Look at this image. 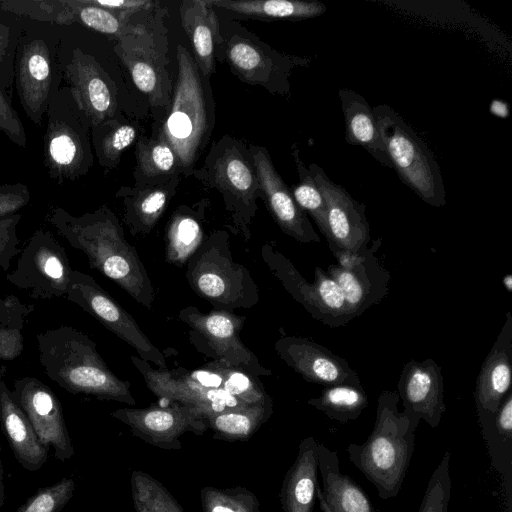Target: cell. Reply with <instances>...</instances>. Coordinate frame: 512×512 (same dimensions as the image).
Instances as JSON below:
<instances>
[{
    "instance_id": "1",
    "label": "cell",
    "mask_w": 512,
    "mask_h": 512,
    "mask_svg": "<svg viewBox=\"0 0 512 512\" xmlns=\"http://www.w3.org/2000/svg\"><path fill=\"white\" fill-rule=\"evenodd\" d=\"M47 219L71 247L87 256L91 268L115 282L136 302L151 309L155 290L148 272L109 207L102 205L80 216L54 207Z\"/></svg>"
},
{
    "instance_id": "2",
    "label": "cell",
    "mask_w": 512,
    "mask_h": 512,
    "mask_svg": "<svg viewBox=\"0 0 512 512\" xmlns=\"http://www.w3.org/2000/svg\"><path fill=\"white\" fill-rule=\"evenodd\" d=\"M39 361L45 374L72 394L135 405L130 383L118 378L83 331L61 325L36 335Z\"/></svg>"
},
{
    "instance_id": "3",
    "label": "cell",
    "mask_w": 512,
    "mask_h": 512,
    "mask_svg": "<svg viewBox=\"0 0 512 512\" xmlns=\"http://www.w3.org/2000/svg\"><path fill=\"white\" fill-rule=\"evenodd\" d=\"M177 79L170 105L153 136L165 140L174 150L181 175L192 176L214 127V102L205 78L183 45L176 48Z\"/></svg>"
},
{
    "instance_id": "4",
    "label": "cell",
    "mask_w": 512,
    "mask_h": 512,
    "mask_svg": "<svg viewBox=\"0 0 512 512\" xmlns=\"http://www.w3.org/2000/svg\"><path fill=\"white\" fill-rule=\"evenodd\" d=\"M399 400L396 391H382L371 434L364 443H352L346 449L352 464L384 500L397 496L401 490L420 423L398 410Z\"/></svg>"
},
{
    "instance_id": "5",
    "label": "cell",
    "mask_w": 512,
    "mask_h": 512,
    "mask_svg": "<svg viewBox=\"0 0 512 512\" xmlns=\"http://www.w3.org/2000/svg\"><path fill=\"white\" fill-rule=\"evenodd\" d=\"M192 176L222 195L229 229L248 241L257 200L262 197L249 145L224 135L212 144L203 166L195 169Z\"/></svg>"
},
{
    "instance_id": "6",
    "label": "cell",
    "mask_w": 512,
    "mask_h": 512,
    "mask_svg": "<svg viewBox=\"0 0 512 512\" xmlns=\"http://www.w3.org/2000/svg\"><path fill=\"white\" fill-rule=\"evenodd\" d=\"M192 290L215 309H249L260 301V291L249 270L233 260L229 235L213 231L186 263Z\"/></svg>"
},
{
    "instance_id": "7",
    "label": "cell",
    "mask_w": 512,
    "mask_h": 512,
    "mask_svg": "<svg viewBox=\"0 0 512 512\" xmlns=\"http://www.w3.org/2000/svg\"><path fill=\"white\" fill-rule=\"evenodd\" d=\"M46 113L43 156L49 177L62 184L85 176L94 162L91 125L68 86L52 92Z\"/></svg>"
},
{
    "instance_id": "8",
    "label": "cell",
    "mask_w": 512,
    "mask_h": 512,
    "mask_svg": "<svg viewBox=\"0 0 512 512\" xmlns=\"http://www.w3.org/2000/svg\"><path fill=\"white\" fill-rule=\"evenodd\" d=\"M373 109L391 168L422 201L442 207L446 193L439 165L427 145L390 106Z\"/></svg>"
},
{
    "instance_id": "9",
    "label": "cell",
    "mask_w": 512,
    "mask_h": 512,
    "mask_svg": "<svg viewBox=\"0 0 512 512\" xmlns=\"http://www.w3.org/2000/svg\"><path fill=\"white\" fill-rule=\"evenodd\" d=\"M221 35L216 58L226 62L242 82L274 95L288 96L292 70L311 63L310 58L278 52L237 22H230Z\"/></svg>"
},
{
    "instance_id": "10",
    "label": "cell",
    "mask_w": 512,
    "mask_h": 512,
    "mask_svg": "<svg viewBox=\"0 0 512 512\" xmlns=\"http://www.w3.org/2000/svg\"><path fill=\"white\" fill-rule=\"evenodd\" d=\"M166 9L159 7L134 33L116 39L114 51L135 86L154 108L170 105L173 84L168 72Z\"/></svg>"
},
{
    "instance_id": "11",
    "label": "cell",
    "mask_w": 512,
    "mask_h": 512,
    "mask_svg": "<svg viewBox=\"0 0 512 512\" xmlns=\"http://www.w3.org/2000/svg\"><path fill=\"white\" fill-rule=\"evenodd\" d=\"M73 270L65 248L48 230L38 229L20 251L7 280L37 300L66 297Z\"/></svg>"
},
{
    "instance_id": "12",
    "label": "cell",
    "mask_w": 512,
    "mask_h": 512,
    "mask_svg": "<svg viewBox=\"0 0 512 512\" xmlns=\"http://www.w3.org/2000/svg\"><path fill=\"white\" fill-rule=\"evenodd\" d=\"M178 318L191 328L190 333L203 338L205 348L201 351L215 361L239 368L257 378L272 374L240 339L245 316L217 309L203 313L188 306L179 311Z\"/></svg>"
},
{
    "instance_id": "13",
    "label": "cell",
    "mask_w": 512,
    "mask_h": 512,
    "mask_svg": "<svg viewBox=\"0 0 512 512\" xmlns=\"http://www.w3.org/2000/svg\"><path fill=\"white\" fill-rule=\"evenodd\" d=\"M71 287L65 297L97 319L109 331L125 341L138 353V357L160 369H167L163 353L143 333L130 315L95 279L73 270Z\"/></svg>"
},
{
    "instance_id": "14",
    "label": "cell",
    "mask_w": 512,
    "mask_h": 512,
    "mask_svg": "<svg viewBox=\"0 0 512 512\" xmlns=\"http://www.w3.org/2000/svg\"><path fill=\"white\" fill-rule=\"evenodd\" d=\"M110 416L127 425L134 436L166 450L181 449L180 437L184 433L203 435L208 429L199 409L179 402L153 404L146 408H119Z\"/></svg>"
},
{
    "instance_id": "15",
    "label": "cell",
    "mask_w": 512,
    "mask_h": 512,
    "mask_svg": "<svg viewBox=\"0 0 512 512\" xmlns=\"http://www.w3.org/2000/svg\"><path fill=\"white\" fill-rule=\"evenodd\" d=\"M326 203V238L332 254L345 251L365 254L369 248L370 226L365 205L334 183L315 163L308 167Z\"/></svg>"
},
{
    "instance_id": "16",
    "label": "cell",
    "mask_w": 512,
    "mask_h": 512,
    "mask_svg": "<svg viewBox=\"0 0 512 512\" xmlns=\"http://www.w3.org/2000/svg\"><path fill=\"white\" fill-rule=\"evenodd\" d=\"M11 391L41 443L48 449L52 448L60 461L72 458L75 450L62 406L54 392L35 377L15 380Z\"/></svg>"
},
{
    "instance_id": "17",
    "label": "cell",
    "mask_w": 512,
    "mask_h": 512,
    "mask_svg": "<svg viewBox=\"0 0 512 512\" xmlns=\"http://www.w3.org/2000/svg\"><path fill=\"white\" fill-rule=\"evenodd\" d=\"M131 361L153 394L161 400L193 406L204 417L228 408L247 405L222 388L211 389L200 385L191 377L190 370L155 369L138 356H131Z\"/></svg>"
},
{
    "instance_id": "18",
    "label": "cell",
    "mask_w": 512,
    "mask_h": 512,
    "mask_svg": "<svg viewBox=\"0 0 512 512\" xmlns=\"http://www.w3.org/2000/svg\"><path fill=\"white\" fill-rule=\"evenodd\" d=\"M249 149L261 189V199L282 232L302 244L320 242V236L307 214L295 202L267 149L254 144H250Z\"/></svg>"
},
{
    "instance_id": "19",
    "label": "cell",
    "mask_w": 512,
    "mask_h": 512,
    "mask_svg": "<svg viewBox=\"0 0 512 512\" xmlns=\"http://www.w3.org/2000/svg\"><path fill=\"white\" fill-rule=\"evenodd\" d=\"M279 358L304 380L322 385L362 386L358 373L342 357L315 341L298 336H282L274 344Z\"/></svg>"
},
{
    "instance_id": "20",
    "label": "cell",
    "mask_w": 512,
    "mask_h": 512,
    "mask_svg": "<svg viewBox=\"0 0 512 512\" xmlns=\"http://www.w3.org/2000/svg\"><path fill=\"white\" fill-rule=\"evenodd\" d=\"M65 76L72 97L91 128L118 114L116 87L93 56L74 49Z\"/></svg>"
},
{
    "instance_id": "21",
    "label": "cell",
    "mask_w": 512,
    "mask_h": 512,
    "mask_svg": "<svg viewBox=\"0 0 512 512\" xmlns=\"http://www.w3.org/2000/svg\"><path fill=\"white\" fill-rule=\"evenodd\" d=\"M397 389L407 416L432 428L439 426L446 411L444 381L441 367L432 358L406 362Z\"/></svg>"
},
{
    "instance_id": "22",
    "label": "cell",
    "mask_w": 512,
    "mask_h": 512,
    "mask_svg": "<svg viewBox=\"0 0 512 512\" xmlns=\"http://www.w3.org/2000/svg\"><path fill=\"white\" fill-rule=\"evenodd\" d=\"M51 83V59L46 43L42 39L27 42L19 54L16 86L23 110L36 125L41 124L47 111Z\"/></svg>"
},
{
    "instance_id": "23",
    "label": "cell",
    "mask_w": 512,
    "mask_h": 512,
    "mask_svg": "<svg viewBox=\"0 0 512 512\" xmlns=\"http://www.w3.org/2000/svg\"><path fill=\"white\" fill-rule=\"evenodd\" d=\"M380 245L381 239L373 241L363 263L352 270H345L337 264L327 267L326 273L342 289L354 317L362 315L388 294L391 276L376 257Z\"/></svg>"
},
{
    "instance_id": "24",
    "label": "cell",
    "mask_w": 512,
    "mask_h": 512,
    "mask_svg": "<svg viewBox=\"0 0 512 512\" xmlns=\"http://www.w3.org/2000/svg\"><path fill=\"white\" fill-rule=\"evenodd\" d=\"M512 315L505 322L487 354L476 378L474 400L477 413L494 414L511 391Z\"/></svg>"
},
{
    "instance_id": "25",
    "label": "cell",
    "mask_w": 512,
    "mask_h": 512,
    "mask_svg": "<svg viewBox=\"0 0 512 512\" xmlns=\"http://www.w3.org/2000/svg\"><path fill=\"white\" fill-rule=\"evenodd\" d=\"M318 471L322 489L316 497L323 512H376L368 495L348 475L342 474L337 452L319 443Z\"/></svg>"
},
{
    "instance_id": "26",
    "label": "cell",
    "mask_w": 512,
    "mask_h": 512,
    "mask_svg": "<svg viewBox=\"0 0 512 512\" xmlns=\"http://www.w3.org/2000/svg\"><path fill=\"white\" fill-rule=\"evenodd\" d=\"M0 424L18 463L30 472L42 468L48 459L49 449L37 437L3 379H0Z\"/></svg>"
},
{
    "instance_id": "27",
    "label": "cell",
    "mask_w": 512,
    "mask_h": 512,
    "mask_svg": "<svg viewBox=\"0 0 512 512\" xmlns=\"http://www.w3.org/2000/svg\"><path fill=\"white\" fill-rule=\"evenodd\" d=\"M181 175L169 182L147 187L122 186L116 197L122 199L123 220L134 236H147L165 213L176 194Z\"/></svg>"
},
{
    "instance_id": "28",
    "label": "cell",
    "mask_w": 512,
    "mask_h": 512,
    "mask_svg": "<svg viewBox=\"0 0 512 512\" xmlns=\"http://www.w3.org/2000/svg\"><path fill=\"white\" fill-rule=\"evenodd\" d=\"M180 19L198 68L210 80L216 71V51L222 42L221 26L213 6L208 0H185L180 5Z\"/></svg>"
},
{
    "instance_id": "29",
    "label": "cell",
    "mask_w": 512,
    "mask_h": 512,
    "mask_svg": "<svg viewBox=\"0 0 512 512\" xmlns=\"http://www.w3.org/2000/svg\"><path fill=\"white\" fill-rule=\"evenodd\" d=\"M319 443L304 438L292 466L286 472L279 493L283 512H312L318 485Z\"/></svg>"
},
{
    "instance_id": "30",
    "label": "cell",
    "mask_w": 512,
    "mask_h": 512,
    "mask_svg": "<svg viewBox=\"0 0 512 512\" xmlns=\"http://www.w3.org/2000/svg\"><path fill=\"white\" fill-rule=\"evenodd\" d=\"M339 98L344 116L346 142L362 146L377 161L391 168L373 109L360 94L350 89H340Z\"/></svg>"
},
{
    "instance_id": "31",
    "label": "cell",
    "mask_w": 512,
    "mask_h": 512,
    "mask_svg": "<svg viewBox=\"0 0 512 512\" xmlns=\"http://www.w3.org/2000/svg\"><path fill=\"white\" fill-rule=\"evenodd\" d=\"M135 157V187L162 185L181 175L174 150L159 137L140 136L135 143Z\"/></svg>"
},
{
    "instance_id": "32",
    "label": "cell",
    "mask_w": 512,
    "mask_h": 512,
    "mask_svg": "<svg viewBox=\"0 0 512 512\" xmlns=\"http://www.w3.org/2000/svg\"><path fill=\"white\" fill-rule=\"evenodd\" d=\"M209 4L232 12L243 18L303 20L326 12L319 1L301 0H208Z\"/></svg>"
},
{
    "instance_id": "33",
    "label": "cell",
    "mask_w": 512,
    "mask_h": 512,
    "mask_svg": "<svg viewBox=\"0 0 512 512\" xmlns=\"http://www.w3.org/2000/svg\"><path fill=\"white\" fill-rule=\"evenodd\" d=\"M71 11L72 23H79L99 33L119 39L136 32L160 7L136 13H118L90 4L87 0H65Z\"/></svg>"
},
{
    "instance_id": "34",
    "label": "cell",
    "mask_w": 512,
    "mask_h": 512,
    "mask_svg": "<svg viewBox=\"0 0 512 512\" xmlns=\"http://www.w3.org/2000/svg\"><path fill=\"white\" fill-rule=\"evenodd\" d=\"M273 401L228 408L205 417L213 438L224 441H246L269 420Z\"/></svg>"
},
{
    "instance_id": "35",
    "label": "cell",
    "mask_w": 512,
    "mask_h": 512,
    "mask_svg": "<svg viewBox=\"0 0 512 512\" xmlns=\"http://www.w3.org/2000/svg\"><path fill=\"white\" fill-rule=\"evenodd\" d=\"M201 218L190 207L179 206L171 216L166 231L165 260L181 267L207 238Z\"/></svg>"
},
{
    "instance_id": "36",
    "label": "cell",
    "mask_w": 512,
    "mask_h": 512,
    "mask_svg": "<svg viewBox=\"0 0 512 512\" xmlns=\"http://www.w3.org/2000/svg\"><path fill=\"white\" fill-rule=\"evenodd\" d=\"M141 127L136 121L120 114L91 128V140L99 164L105 169H114L122 153L136 143Z\"/></svg>"
},
{
    "instance_id": "37",
    "label": "cell",
    "mask_w": 512,
    "mask_h": 512,
    "mask_svg": "<svg viewBox=\"0 0 512 512\" xmlns=\"http://www.w3.org/2000/svg\"><path fill=\"white\" fill-rule=\"evenodd\" d=\"M307 403L341 424L357 419L368 406L363 386L335 385L324 387L320 395Z\"/></svg>"
},
{
    "instance_id": "38",
    "label": "cell",
    "mask_w": 512,
    "mask_h": 512,
    "mask_svg": "<svg viewBox=\"0 0 512 512\" xmlns=\"http://www.w3.org/2000/svg\"><path fill=\"white\" fill-rule=\"evenodd\" d=\"M130 488L136 512H184L166 487L144 471L132 472Z\"/></svg>"
},
{
    "instance_id": "39",
    "label": "cell",
    "mask_w": 512,
    "mask_h": 512,
    "mask_svg": "<svg viewBox=\"0 0 512 512\" xmlns=\"http://www.w3.org/2000/svg\"><path fill=\"white\" fill-rule=\"evenodd\" d=\"M291 154L299 176L298 184L290 189L292 196L297 205L312 217L323 235L326 229V203L324 197L308 167L301 160L296 144L292 145Z\"/></svg>"
},
{
    "instance_id": "40",
    "label": "cell",
    "mask_w": 512,
    "mask_h": 512,
    "mask_svg": "<svg viewBox=\"0 0 512 512\" xmlns=\"http://www.w3.org/2000/svg\"><path fill=\"white\" fill-rule=\"evenodd\" d=\"M314 275L312 285L317 303L324 315V324L338 327L354 319L340 286L320 267L314 269Z\"/></svg>"
},
{
    "instance_id": "41",
    "label": "cell",
    "mask_w": 512,
    "mask_h": 512,
    "mask_svg": "<svg viewBox=\"0 0 512 512\" xmlns=\"http://www.w3.org/2000/svg\"><path fill=\"white\" fill-rule=\"evenodd\" d=\"M222 377V389L247 405L272 402L257 377L220 361H212L203 366Z\"/></svg>"
},
{
    "instance_id": "42",
    "label": "cell",
    "mask_w": 512,
    "mask_h": 512,
    "mask_svg": "<svg viewBox=\"0 0 512 512\" xmlns=\"http://www.w3.org/2000/svg\"><path fill=\"white\" fill-rule=\"evenodd\" d=\"M203 512H261L256 495L246 487L205 486L200 491Z\"/></svg>"
},
{
    "instance_id": "43",
    "label": "cell",
    "mask_w": 512,
    "mask_h": 512,
    "mask_svg": "<svg viewBox=\"0 0 512 512\" xmlns=\"http://www.w3.org/2000/svg\"><path fill=\"white\" fill-rule=\"evenodd\" d=\"M0 9L37 21L72 24L71 11L65 0H3Z\"/></svg>"
},
{
    "instance_id": "44",
    "label": "cell",
    "mask_w": 512,
    "mask_h": 512,
    "mask_svg": "<svg viewBox=\"0 0 512 512\" xmlns=\"http://www.w3.org/2000/svg\"><path fill=\"white\" fill-rule=\"evenodd\" d=\"M76 489L73 477L38 489L15 512H61L72 499Z\"/></svg>"
},
{
    "instance_id": "45",
    "label": "cell",
    "mask_w": 512,
    "mask_h": 512,
    "mask_svg": "<svg viewBox=\"0 0 512 512\" xmlns=\"http://www.w3.org/2000/svg\"><path fill=\"white\" fill-rule=\"evenodd\" d=\"M450 451L445 452L432 473L418 512H448L451 496Z\"/></svg>"
},
{
    "instance_id": "46",
    "label": "cell",
    "mask_w": 512,
    "mask_h": 512,
    "mask_svg": "<svg viewBox=\"0 0 512 512\" xmlns=\"http://www.w3.org/2000/svg\"><path fill=\"white\" fill-rule=\"evenodd\" d=\"M20 214H13L0 219V267L8 270L13 258L20 253L17 227Z\"/></svg>"
},
{
    "instance_id": "47",
    "label": "cell",
    "mask_w": 512,
    "mask_h": 512,
    "mask_svg": "<svg viewBox=\"0 0 512 512\" xmlns=\"http://www.w3.org/2000/svg\"><path fill=\"white\" fill-rule=\"evenodd\" d=\"M0 131L14 144L25 147L26 132L20 117L0 89Z\"/></svg>"
},
{
    "instance_id": "48",
    "label": "cell",
    "mask_w": 512,
    "mask_h": 512,
    "mask_svg": "<svg viewBox=\"0 0 512 512\" xmlns=\"http://www.w3.org/2000/svg\"><path fill=\"white\" fill-rule=\"evenodd\" d=\"M29 189L24 183L0 185V219L16 214L30 201Z\"/></svg>"
},
{
    "instance_id": "49",
    "label": "cell",
    "mask_w": 512,
    "mask_h": 512,
    "mask_svg": "<svg viewBox=\"0 0 512 512\" xmlns=\"http://www.w3.org/2000/svg\"><path fill=\"white\" fill-rule=\"evenodd\" d=\"M97 7L118 12L136 13L153 7L157 2L152 0H87Z\"/></svg>"
},
{
    "instance_id": "50",
    "label": "cell",
    "mask_w": 512,
    "mask_h": 512,
    "mask_svg": "<svg viewBox=\"0 0 512 512\" xmlns=\"http://www.w3.org/2000/svg\"><path fill=\"white\" fill-rule=\"evenodd\" d=\"M23 337L21 332L11 331L0 327V359L13 360L23 350Z\"/></svg>"
},
{
    "instance_id": "51",
    "label": "cell",
    "mask_w": 512,
    "mask_h": 512,
    "mask_svg": "<svg viewBox=\"0 0 512 512\" xmlns=\"http://www.w3.org/2000/svg\"><path fill=\"white\" fill-rule=\"evenodd\" d=\"M10 29L0 22V63L3 61L9 43Z\"/></svg>"
},
{
    "instance_id": "52",
    "label": "cell",
    "mask_w": 512,
    "mask_h": 512,
    "mask_svg": "<svg viewBox=\"0 0 512 512\" xmlns=\"http://www.w3.org/2000/svg\"><path fill=\"white\" fill-rule=\"evenodd\" d=\"M5 501V486H4V471L1 457V446H0V509L2 508Z\"/></svg>"
},
{
    "instance_id": "53",
    "label": "cell",
    "mask_w": 512,
    "mask_h": 512,
    "mask_svg": "<svg viewBox=\"0 0 512 512\" xmlns=\"http://www.w3.org/2000/svg\"><path fill=\"white\" fill-rule=\"evenodd\" d=\"M502 284L504 285V287L506 288V290L508 292H511L512 291V274H506L502 278Z\"/></svg>"
}]
</instances>
